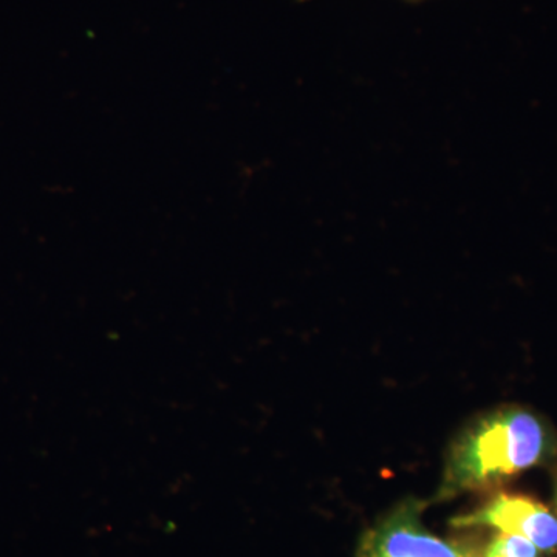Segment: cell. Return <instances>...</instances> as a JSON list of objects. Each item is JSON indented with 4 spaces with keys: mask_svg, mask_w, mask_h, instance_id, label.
<instances>
[{
    "mask_svg": "<svg viewBox=\"0 0 557 557\" xmlns=\"http://www.w3.org/2000/svg\"><path fill=\"white\" fill-rule=\"evenodd\" d=\"M357 557H478V548L432 533L423 522V505L409 498L370 528Z\"/></svg>",
    "mask_w": 557,
    "mask_h": 557,
    "instance_id": "7a4b0ae2",
    "label": "cell"
},
{
    "mask_svg": "<svg viewBox=\"0 0 557 557\" xmlns=\"http://www.w3.org/2000/svg\"><path fill=\"white\" fill-rule=\"evenodd\" d=\"M552 432L523 408L494 410L469 424L446 460L440 500L486 490L544 463L555 453Z\"/></svg>",
    "mask_w": 557,
    "mask_h": 557,
    "instance_id": "6da1fadb",
    "label": "cell"
},
{
    "mask_svg": "<svg viewBox=\"0 0 557 557\" xmlns=\"http://www.w3.org/2000/svg\"><path fill=\"white\" fill-rule=\"evenodd\" d=\"M457 528H493L533 542L539 552L557 549V516L544 504L523 494H497L485 505L453 520Z\"/></svg>",
    "mask_w": 557,
    "mask_h": 557,
    "instance_id": "3957f363",
    "label": "cell"
},
{
    "mask_svg": "<svg viewBox=\"0 0 557 557\" xmlns=\"http://www.w3.org/2000/svg\"><path fill=\"white\" fill-rule=\"evenodd\" d=\"M478 557H539V548L525 537L497 531L485 547L478 548Z\"/></svg>",
    "mask_w": 557,
    "mask_h": 557,
    "instance_id": "277c9868",
    "label": "cell"
},
{
    "mask_svg": "<svg viewBox=\"0 0 557 557\" xmlns=\"http://www.w3.org/2000/svg\"><path fill=\"white\" fill-rule=\"evenodd\" d=\"M298 2H306V0H298ZM408 2H420V0H408Z\"/></svg>",
    "mask_w": 557,
    "mask_h": 557,
    "instance_id": "5b68a950",
    "label": "cell"
},
{
    "mask_svg": "<svg viewBox=\"0 0 557 557\" xmlns=\"http://www.w3.org/2000/svg\"><path fill=\"white\" fill-rule=\"evenodd\" d=\"M556 507H557V493H556Z\"/></svg>",
    "mask_w": 557,
    "mask_h": 557,
    "instance_id": "8992f818",
    "label": "cell"
}]
</instances>
